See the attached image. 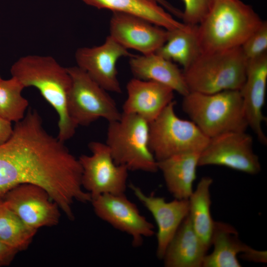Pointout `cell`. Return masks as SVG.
<instances>
[{
    "label": "cell",
    "instance_id": "cell-18",
    "mask_svg": "<svg viewBox=\"0 0 267 267\" xmlns=\"http://www.w3.org/2000/svg\"><path fill=\"white\" fill-rule=\"evenodd\" d=\"M123 113L137 115L149 123L174 100V91L163 84L135 78L127 85Z\"/></svg>",
    "mask_w": 267,
    "mask_h": 267
},
{
    "label": "cell",
    "instance_id": "cell-26",
    "mask_svg": "<svg viewBox=\"0 0 267 267\" xmlns=\"http://www.w3.org/2000/svg\"><path fill=\"white\" fill-rule=\"evenodd\" d=\"M24 86L15 77L0 80V116L17 123L25 116L28 101L22 95Z\"/></svg>",
    "mask_w": 267,
    "mask_h": 267
},
{
    "label": "cell",
    "instance_id": "cell-23",
    "mask_svg": "<svg viewBox=\"0 0 267 267\" xmlns=\"http://www.w3.org/2000/svg\"><path fill=\"white\" fill-rule=\"evenodd\" d=\"M155 53L185 69L201 53L197 25L185 24L183 27L168 30L166 42Z\"/></svg>",
    "mask_w": 267,
    "mask_h": 267
},
{
    "label": "cell",
    "instance_id": "cell-17",
    "mask_svg": "<svg viewBox=\"0 0 267 267\" xmlns=\"http://www.w3.org/2000/svg\"><path fill=\"white\" fill-rule=\"evenodd\" d=\"M213 252L205 256L202 267H240L237 255L248 261L267 262V252L258 251L243 243L237 230L222 222H215L211 236Z\"/></svg>",
    "mask_w": 267,
    "mask_h": 267
},
{
    "label": "cell",
    "instance_id": "cell-14",
    "mask_svg": "<svg viewBox=\"0 0 267 267\" xmlns=\"http://www.w3.org/2000/svg\"><path fill=\"white\" fill-rule=\"evenodd\" d=\"M110 36L125 48L142 54L155 52L166 42L168 30L134 15L113 12L109 24Z\"/></svg>",
    "mask_w": 267,
    "mask_h": 267
},
{
    "label": "cell",
    "instance_id": "cell-1",
    "mask_svg": "<svg viewBox=\"0 0 267 267\" xmlns=\"http://www.w3.org/2000/svg\"><path fill=\"white\" fill-rule=\"evenodd\" d=\"M82 175L79 159L45 131L36 110L29 109L15 123L10 138L0 145V200L18 185H37L73 220L74 202L91 201L82 187Z\"/></svg>",
    "mask_w": 267,
    "mask_h": 267
},
{
    "label": "cell",
    "instance_id": "cell-31",
    "mask_svg": "<svg viewBox=\"0 0 267 267\" xmlns=\"http://www.w3.org/2000/svg\"><path fill=\"white\" fill-rule=\"evenodd\" d=\"M161 6L177 17L182 18V11L177 8L166 0H154Z\"/></svg>",
    "mask_w": 267,
    "mask_h": 267
},
{
    "label": "cell",
    "instance_id": "cell-15",
    "mask_svg": "<svg viewBox=\"0 0 267 267\" xmlns=\"http://www.w3.org/2000/svg\"><path fill=\"white\" fill-rule=\"evenodd\" d=\"M130 187L134 195L152 215L158 227L156 255L163 259L168 245L189 213L188 199L166 201L164 197L147 195L134 184Z\"/></svg>",
    "mask_w": 267,
    "mask_h": 267
},
{
    "label": "cell",
    "instance_id": "cell-4",
    "mask_svg": "<svg viewBox=\"0 0 267 267\" xmlns=\"http://www.w3.org/2000/svg\"><path fill=\"white\" fill-rule=\"evenodd\" d=\"M181 107L209 138L227 132L246 131L248 127L239 90L189 91L183 96Z\"/></svg>",
    "mask_w": 267,
    "mask_h": 267
},
{
    "label": "cell",
    "instance_id": "cell-22",
    "mask_svg": "<svg viewBox=\"0 0 267 267\" xmlns=\"http://www.w3.org/2000/svg\"><path fill=\"white\" fill-rule=\"evenodd\" d=\"M87 4L113 12H121L143 18L167 30L184 26L154 0H82Z\"/></svg>",
    "mask_w": 267,
    "mask_h": 267
},
{
    "label": "cell",
    "instance_id": "cell-21",
    "mask_svg": "<svg viewBox=\"0 0 267 267\" xmlns=\"http://www.w3.org/2000/svg\"><path fill=\"white\" fill-rule=\"evenodd\" d=\"M200 153H187L158 161L169 192L177 199H188L196 178Z\"/></svg>",
    "mask_w": 267,
    "mask_h": 267
},
{
    "label": "cell",
    "instance_id": "cell-20",
    "mask_svg": "<svg viewBox=\"0 0 267 267\" xmlns=\"http://www.w3.org/2000/svg\"><path fill=\"white\" fill-rule=\"evenodd\" d=\"M208 249L194 231L188 214L168 245L162 260L166 267H201Z\"/></svg>",
    "mask_w": 267,
    "mask_h": 267
},
{
    "label": "cell",
    "instance_id": "cell-25",
    "mask_svg": "<svg viewBox=\"0 0 267 267\" xmlns=\"http://www.w3.org/2000/svg\"><path fill=\"white\" fill-rule=\"evenodd\" d=\"M37 231L27 225L0 200V242L22 251L29 246Z\"/></svg>",
    "mask_w": 267,
    "mask_h": 267
},
{
    "label": "cell",
    "instance_id": "cell-30",
    "mask_svg": "<svg viewBox=\"0 0 267 267\" xmlns=\"http://www.w3.org/2000/svg\"><path fill=\"white\" fill-rule=\"evenodd\" d=\"M12 132L11 122L0 116V145L10 138Z\"/></svg>",
    "mask_w": 267,
    "mask_h": 267
},
{
    "label": "cell",
    "instance_id": "cell-12",
    "mask_svg": "<svg viewBox=\"0 0 267 267\" xmlns=\"http://www.w3.org/2000/svg\"><path fill=\"white\" fill-rule=\"evenodd\" d=\"M91 202L96 215L113 227L130 235L134 247L141 246L144 237L154 234L153 225L140 214L136 205L125 193L102 194Z\"/></svg>",
    "mask_w": 267,
    "mask_h": 267
},
{
    "label": "cell",
    "instance_id": "cell-6",
    "mask_svg": "<svg viewBox=\"0 0 267 267\" xmlns=\"http://www.w3.org/2000/svg\"><path fill=\"white\" fill-rule=\"evenodd\" d=\"M108 123L105 144L117 164L129 171H158L149 147L148 121L137 115L122 112L119 119Z\"/></svg>",
    "mask_w": 267,
    "mask_h": 267
},
{
    "label": "cell",
    "instance_id": "cell-28",
    "mask_svg": "<svg viewBox=\"0 0 267 267\" xmlns=\"http://www.w3.org/2000/svg\"><path fill=\"white\" fill-rule=\"evenodd\" d=\"M184 9L182 19L187 25H197L203 20L209 8L212 0H182Z\"/></svg>",
    "mask_w": 267,
    "mask_h": 267
},
{
    "label": "cell",
    "instance_id": "cell-32",
    "mask_svg": "<svg viewBox=\"0 0 267 267\" xmlns=\"http://www.w3.org/2000/svg\"><path fill=\"white\" fill-rule=\"evenodd\" d=\"M1 79V78L0 77V80Z\"/></svg>",
    "mask_w": 267,
    "mask_h": 267
},
{
    "label": "cell",
    "instance_id": "cell-10",
    "mask_svg": "<svg viewBox=\"0 0 267 267\" xmlns=\"http://www.w3.org/2000/svg\"><path fill=\"white\" fill-rule=\"evenodd\" d=\"M208 165L224 166L252 175L261 170L253 150V137L246 131L229 132L210 138L198 160V166Z\"/></svg>",
    "mask_w": 267,
    "mask_h": 267
},
{
    "label": "cell",
    "instance_id": "cell-3",
    "mask_svg": "<svg viewBox=\"0 0 267 267\" xmlns=\"http://www.w3.org/2000/svg\"><path fill=\"white\" fill-rule=\"evenodd\" d=\"M263 21L253 7L241 0H212L197 25L201 53L241 47Z\"/></svg>",
    "mask_w": 267,
    "mask_h": 267
},
{
    "label": "cell",
    "instance_id": "cell-29",
    "mask_svg": "<svg viewBox=\"0 0 267 267\" xmlns=\"http://www.w3.org/2000/svg\"><path fill=\"white\" fill-rule=\"evenodd\" d=\"M18 252L16 249L0 242V267L9 265Z\"/></svg>",
    "mask_w": 267,
    "mask_h": 267
},
{
    "label": "cell",
    "instance_id": "cell-27",
    "mask_svg": "<svg viewBox=\"0 0 267 267\" xmlns=\"http://www.w3.org/2000/svg\"><path fill=\"white\" fill-rule=\"evenodd\" d=\"M248 61L267 53V22L263 20L260 26L241 46Z\"/></svg>",
    "mask_w": 267,
    "mask_h": 267
},
{
    "label": "cell",
    "instance_id": "cell-7",
    "mask_svg": "<svg viewBox=\"0 0 267 267\" xmlns=\"http://www.w3.org/2000/svg\"><path fill=\"white\" fill-rule=\"evenodd\" d=\"M175 106L173 100L149 123V147L157 162L180 154L200 153L210 139L192 121L178 117Z\"/></svg>",
    "mask_w": 267,
    "mask_h": 267
},
{
    "label": "cell",
    "instance_id": "cell-9",
    "mask_svg": "<svg viewBox=\"0 0 267 267\" xmlns=\"http://www.w3.org/2000/svg\"><path fill=\"white\" fill-rule=\"evenodd\" d=\"M91 154L78 159L82 168V185L91 200L104 194L125 193L129 170L114 161L105 143L93 141L89 144Z\"/></svg>",
    "mask_w": 267,
    "mask_h": 267
},
{
    "label": "cell",
    "instance_id": "cell-19",
    "mask_svg": "<svg viewBox=\"0 0 267 267\" xmlns=\"http://www.w3.org/2000/svg\"><path fill=\"white\" fill-rule=\"evenodd\" d=\"M129 57L130 68L134 78L163 84L182 96L189 92L183 71L173 62L155 52L132 55Z\"/></svg>",
    "mask_w": 267,
    "mask_h": 267
},
{
    "label": "cell",
    "instance_id": "cell-24",
    "mask_svg": "<svg viewBox=\"0 0 267 267\" xmlns=\"http://www.w3.org/2000/svg\"><path fill=\"white\" fill-rule=\"evenodd\" d=\"M213 179L202 177L188 199L189 213L192 226L205 245L209 249L215 221L211 214L210 188Z\"/></svg>",
    "mask_w": 267,
    "mask_h": 267
},
{
    "label": "cell",
    "instance_id": "cell-13",
    "mask_svg": "<svg viewBox=\"0 0 267 267\" xmlns=\"http://www.w3.org/2000/svg\"><path fill=\"white\" fill-rule=\"evenodd\" d=\"M132 54L110 36L97 46L83 47L75 52L77 66L107 91H122L116 67L119 59Z\"/></svg>",
    "mask_w": 267,
    "mask_h": 267
},
{
    "label": "cell",
    "instance_id": "cell-11",
    "mask_svg": "<svg viewBox=\"0 0 267 267\" xmlns=\"http://www.w3.org/2000/svg\"><path fill=\"white\" fill-rule=\"evenodd\" d=\"M29 227L38 230L57 225L60 208L42 187L25 183L9 190L1 199Z\"/></svg>",
    "mask_w": 267,
    "mask_h": 267
},
{
    "label": "cell",
    "instance_id": "cell-2",
    "mask_svg": "<svg viewBox=\"0 0 267 267\" xmlns=\"http://www.w3.org/2000/svg\"><path fill=\"white\" fill-rule=\"evenodd\" d=\"M10 72L25 88L37 89L56 111L59 117L57 138L64 142L72 137L78 126L68 110L72 82L67 68L51 56L29 55L16 61Z\"/></svg>",
    "mask_w": 267,
    "mask_h": 267
},
{
    "label": "cell",
    "instance_id": "cell-8",
    "mask_svg": "<svg viewBox=\"0 0 267 267\" xmlns=\"http://www.w3.org/2000/svg\"><path fill=\"white\" fill-rule=\"evenodd\" d=\"M67 69L72 82L68 110L77 126H88L100 118L108 123L120 118L122 113L107 91L77 66Z\"/></svg>",
    "mask_w": 267,
    "mask_h": 267
},
{
    "label": "cell",
    "instance_id": "cell-16",
    "mask_svg": "<svg viewBox=\"0 0 267 267\" xmlns=\"http://www.w3.org/2000/svg\"><path fill=\"white\" fill-rule=\"evenodd\" d=\"M267 84V53L248 61L245 82L239 90L249 127L262 144H267L262 128Z\"/></svg>",
    "mask_w": 267,
    "mask_h": 267
},
{
    "label": "cell",
    "instance_id": "cell-5",
    "mask_svg": "<svg viewBox=\"0 0 267 267\" xmlns=\"http://www.w3.org/2000/svg\"><path fill=\"white\" fill-rule=\"evenodd\" d=\"M247 63L238 47L201 53L183 73L189 91L213 93L240 90L245 80Z\"/></svg>",
    "mask_w": 267,
    "mask_h": 267
}]
</instances>
